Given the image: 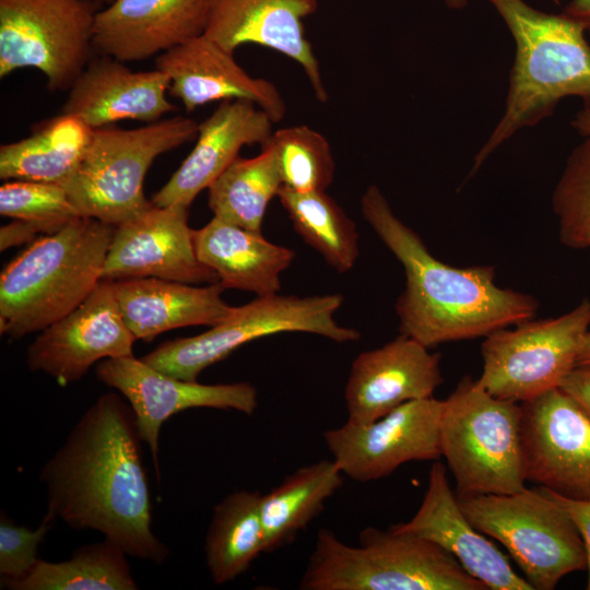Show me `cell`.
<instances>
[{"label":"cell","mask_w":590,"mask_h":590,"mask_svg":"<svg viewBox=\"0 0 590 590\" xmlns=\"http://www.w3.org/2000/svg\"><path fill=\"white\" fill-rule=\"evenodd\" d=\"M526 480L590 499V416L562 388L521 403Z\"/></svg>","instance_id":"cell-14"},{"label":"cell","mask_w":590,"mask_h":590,"mask_svg":"<svg viewBox=\"0 0 590 590\" xmlns=\"http://www.w3.org/2000/svg\"><path fill=\"white\" fill-rule=\"evenodd\" d=\"M442 402L429 397L406 402L370 423L347 420L326 430L323 439L343 474L361 483L376 481L409 461L441 457Z\"/></svg>","instance_id":"cell-12"},{"label":"cell","mask_w":590,"mask_h":590,"mask_svg":"<svg viewBox=\"0 0 590 590\" xmlns=\"http://www.w3.org/2000/svg\"><path fill=\"white\" fill-rule=\"evenodd\" d=\"M95 371L99 381L118 390L133 409L140 437L150 448L158 481L160 432L172 415L192 408L235 410L252 415L258 405V392L250 382L203 385L181 380L133 355L103 359Z\"/></svg>","instance_id":"cell-13"},{"label":"cell","mask_w":590,"mask_h":590,"mask_svg":"<svg viewBox=\"0 0 590 590\" xmlns=\"http://www.w3.org/2000/svg\"><path fill=\"white\" fill-rule=\"evenodd\" d=\"M262 146L274 152L284 187L299 192L326 191L332 184L335 165L331 146L317 130L305 125L282 128Z\"/></svg>","instance_id":"cell-32"},{"label":"cell","mask_w":590,"mask_h":590,"mask_svg":"<svg viewBox=\"0 0 590 590\" xmlns=\"http://www.w3.org/2000/svg\"><path fill=\"white\" fill-rule=\"evenodd\" d=\"M116 226L79 216L35 239L0 275V332L42 331L76 308L102 281Z\"/></svg>","instance_id":"cell-4"},{"label":"cell","mask_w":590,"mask_h":590,"mask_svg":"<svg viewBox=\"0 0 590 590\" xmlns=\"http://www.w3.org/2000/svg\"><path fill=\"white\" fill-rule=\"evenodd\" d=\"M55 522L43 518L32 530L19 526L5 514L0 517V575L1 581L21 579L31 571L39 558L37 548Z\"/></svg>","instance_id":"cell-35"},{"label":"cell","mask_w":590,"mask_h":590,"mask_svg":"<svg viewBox=\"0 0 590 590\" xmlns=\"http://www.w3.org/2000/svg\"><path fill=\"white\" fill-rule=\"evenodd\" d=\"M135 414L107 392L83 413L43 467L45 519L96 530L127 555L162 564L168 548L152 530V503Z\"/></svg>","instance_id":"cell-1"},{"label":"cell","mask_w":590,"mask_h":590,"mask_svg":"<svg viewBox=\"0 0 590 590\" xmlns=\"http://www.w3.org/2000/svg\"><path fill=\"white\" fill-rule=\"evenodd\" d=\"M507 25L516 54L504 113L476 153L470 176L505 142L550 117L566 97L590 108V44L583 27L565 14L524 0H486Z\"/></svg>","instance_id":"cell-3"},{"label":"cell","mask_w":590,"mask_h":590,"mask_svg":"<svg viewBox=\"0 0 590 590\" xmlns=\"http://www.w3.org/2000/svg\"><path fill=\"white\" fill-rule=\"evenodd\" d=\"M283 186L274 152L261 148L255 157L238 156L208 188L214 216L261 233L269 203Z\"/></svg>","instance_id":"cell-30"},{"label":"cell","mask_w":590,"mask_h":590,"mask_svg":"<svg viewBox=\"0 0 590 590\" xmlns=\"http://www.w3.org/2000/svg\"><path fill=\"white\" fill-rule=\"evenodd\" d=\"M567 157L552 196L558 237L573 249L590 248V135Z\"/></svg>","instance_id":"cell-33"},{"label":"cell","mask_w":590,"mask_h":590,"mask_svg":"<svg viewBox=\"0 0 590 590\" xmlns=\"http://www.w3.org/2000/svg\"><path fill=\"white\" fill-rule=\"evenodd\" d=\"M560 388L590 416V366H576Z\"/></svg>","instance_id":"cell-37"},{"label":"cell","mask_w":590,"mask_h":590,"mask_svg":"<svg viewBox=\"0 0 590 590\" xmlns=\"http://www.w3.org/2000/svg\"><path fill=\"white\" fill-rule=\"evenodd\" d=\"M577 366H590V331L587 333L579 356Z\"/></svg>","instance_id":"cell-41"},{"label":"cell","mask_w":590,"mask_h":590,"mask_svg":"<svg viewBox=\"0 0 590 590\" xmlns=\"http://www.w3.org/2000/svg\"><path fill=\"white\" fill-rule=\"evenodd\" d=\"M198 130L182 116L135 129H93L79 167L61 186L81 216L118 226L152 205L143 184L155 158L197 139Z\"/></svg>","instance_id":"cell-7"},{"label":"cell","mask_w":590,"mask_h":590,"mask_svg":"<svg viewBox=\"0 0 590 590\" xmlns=\"http://www.w3.org/2000/svg\"><path fill=\"white\" fill-rule=\"evenodd\" d=\"M193 243L198 259L216 273L225 288L257 296L279 293L281 273L295 258L292 249L267 240L261 233L216 216L193 231Z\"/></svg>","instance_id":"cell-25"},{"label":"cell","mask_w":590,"mask_h":590,"mask_svg":"<svg viewBox=\"0 0 590 590\" xmlns=\"http://www.w3.org/2000/svg\"><path fill=\"white\" fill-rule=\"evenodd\" d=\"M187 206L152 205L116 226L102 280L158 278L199 284L216 283V273L197 257Z\"/></svg>","instance_id":"cell-16"},{"label":"cell","mask_w":590,"mask_h":590,"mask_svg":"<svg viewBox=\"0 0 590 590\" xmlns=\"http://www.w3.org/2000/svg\"><path fill=\"white\" fill-rule=\"evenodd\" d=\"M278 198L295 232L335 271H350L358 258L354 221L326 191L299 192L282 186Z\"/></svg>","instance_id":"cell-31"},{"label":"cell","mask_w":590,"mask_h":590,"mask_svg":"<svg viewBox=\"0 0 590 590\" xmlns=\"http://www.w3.org/2000/svg\"><path fill=\"white\" fill-rule=\"evenodd\" d=\"M261 498L259 491H236L213 508L204 553L214 583L236 579L264 553Z\"/></svg>","instance_id":"cell-28"},{"label":"cell","mask_w":590,"mask_h":590,"mask_svg":"<svg viewBox=\"0 0 590 590\" xmlns=\"http://www.w3.org/2000/svg\"><path fill=\"white\" fill-rule=\"evenodd\" d=\"M442 1L448 8L452 10H461L468 3V0H442Z\"/></svg>","instance_id":"cell-42"},{"label":"cell","mask_w":590,"mask_h":590,"mask_svg":"<svg viewBox=\"0 0 590 590\" xmlns=\"http://www.w3.org/2000/svg\"><path fill=\"white\" fill-rule=\"evenodd\" d=\"M562 13L579 23L590 35V0H570Z\"/></svg>","instance_id":"cell-39"},{"label":"cell","mask_w":590,"mask_h":590,"mask_svg":"<svg viewBox=\"0 0 590 590\" xmlns=\"http://www.w3.org/2000/svg\"><path fill=\"white\" fill-rule=\"evenodd\" d=\"M302 590H487L437 544L391 528L367 527L359 544L320 529Z\"/></svg>","instance_id":"cell-5"},{"label":"cell","mask_w":590,"mask_h":590,"mask_svg":"<svg viewBox=\"0 0 590 590\" xmlns=\"http://www.w3.org/2000/svg\"><path fill=\"white\" fill-rule=\"evenodd\" d=\"M211 0H114L98 10L97 55L123 62L160 55L204 33Z\"/></svg>","instance_id":"cell-21"},{"label":"cell","mask_w":590,"mask_h":590,"mask_svg":"<svg viewBox=\"0 0 590 590\" xmlns=\"http://www.w3.org/2000/svg\"><path fill=\"white\" fill-rule=\"evenodd\" d=\"M342 303L341 294L257 296L234 307L225 319L208 331L164 342L141 359L175 378L197 381L205 368L241 345L271 334L307 332L339 343L357 341L359 332L339 324L334 318Z\"/></svg>","instance_id":"cell-9"},{"label":"cell","mask_w":590,"mask_h":590,"mask_svg":"<svg viewBox=\"0 0 590 590\" xmlns=\"http://www.w3.org/2000/svg\"><path fill=\"white\" fill-rule=\"evenodd\" d=\"M91 2L96 9L101 10L105 8L106 5L110 4L114 0H87Z\"/></svg>","instance_id":"cell-43"},{"label":"cell","mask_w":590,"mask_h":590,"mask_svg":"<svg viewBox=\"0 0 590 590\" xmlns=\"http://www.w3.org/2000/svg\"><path fill=\"white\" fill-rule=\"evenodd\" d=\"M168 76L155 69L132 71L123 61L98 55L68 90L61 113L97 129L122 120L155 122L176 109L167 99Z\"/></svg>","instance_id":"cell-22"},{"label":"cell","mask_w":590,"mask_h":590,"mask_svg":"<svg viewBox=\"0 0 590 590\" xmlns=\"http://www.w3.org/2000/svg\"><path fill=\"white\" fill-rule=\"evenodd\" d=\"M0 214L55 234L81 216L59 184L12 180L0 187Z\"/></svg>","instance_id":"cell-34"},{"label":"cell","mask_w":590,"mask_h":590,"mask_svg":"<svg viewBox=\"0 0 590 590\" xmlns=\"http://www.w3.org/2000/svg\"><path fill=\"white\" fill-rule=\"evenodd\" d=\"M122 318L137 340L152 341L158 334L188 326L212 327L225 319L228 305L220 283L193 286L158 278L113 281Z\"/></svg>","instance_id":"cell-24"},{"label":"cell","mask_w":590,"mask_h":590,"mask_svg":"<svg viewBox=\"0 0 590 590\" xmlns=\"http://www.w3.org/2000/svg\"><path fill=\"white\" fill-rule=\"evenodd\" d=\"M401 333L387 344L362 352L344 389L349 421L366 424L414 400L433 397L441 385L440 354Z\"/></svg>","instance_id":"cell-17"},{"label":"cell","mask_w":590,"mask_h":590,"mask_svg":"<svg viewBox=\"0 0 590 590\" xmlns=\"http://www.w3.org/2000/svg\"><path fill=\"white\" fill-rule=\"evenodd\" d=\"M274 121L256 104L244 99L222 102L201 123L197 143L169 180L152 197L157 206L189 208L196 197L238 157L241 148L262 146Z\"/></svg>","instance_id":"cell-23"},{"label":"cell","mask_w":590,"mask_h":590,"mask_svg":"<svg viewBox=\"0 0 590 590\" xmlns=\"http://www.w3.org/2000/svg\"><path fill=\"white\" fill-rule=\"evenodd\" d=\"M392 530L428 540L450 553L487 590H533L511 567L507 557L475 529L450 487L445 465L432 464L420 508Z\"/></svg>","instance_id":"cell-20"},{"label":"cell","mask_w":590,"mask_h":590,"mask_svg":"<svg viewBox=\"0 0 590 590\" xmlns=\"http://www.w3.org/2000/svg\"><path fill=\"white\" fill-rule=\"evenodd\" d=\"M361 210L404 269L405 287L396 303L401 333L430 349L534 318L536 299L498 286L494 268H456L435 258L377 186L366 189Z\"/></svg>","instance_id":"cell-2"},{"label":"cell","mask_w":590,"mask_h":590,"mask_svg":"<svg viewBox=\"0 0 590 590\" xmlns=\"http://www.w3.org/2000/svg\"><path fill=\"white\" fill-rule=\"evenodd\" d=\"M485 337L477 382L492 396L527 402L560 388L590 331V300L556 318L521 321Z\"/></svg>","instance_id":"cell-10"},{"label":"cell","mask_w":590,"mask_h":590,"mask_svg":"<svg viewBox=\"0 0 590 590\" xmlns=\"http://www.w3.org/2000/svg\"><path fill=\"white\" fill-rule=\"evenodd\" d=\"M37 234H39L38 229L31 223L14 220L0 229V250L4 251L13 246L33 243Z\"/></svg>","instance_id":"cell-38"},{"label":"cell","mask_w":590,"mask_h":590,"mask_svg":"<svg viewBox=\"0 0 590 590\" xmlns=\"http://www.w3.org/2000/svg\"><path fill=\"white\" fill-rule=\"evenodd\" d=\"M155 66L168 76L169 94L187 111L216 101L244 99L264 110L274 123L286 114L285 101L272 82L251 76L234 52L204 34L160 54Z\"/></svg>","instance_id":"cell-19"},{"label":"cell","mask_w":590,"mask_h":590,"mask_svg":"<svg viewBox=\"0 0 590 590\" xmlns=\"http://www.w3.org/2000/svg\"><path fill=\"white\" fill-rule=\"evenodd\" d=\"M92 135L85 122L61 113L31 135L0 146V178L62 185L79 167Z\"/></svg>","instance_id":"cell-26"},{"label":"cell","mask_w":590,"mask_h":590,"mask_svg":"<svg viewBox=\"0 0 590 590\" xmlns=\"http://www.w3.org/2000/svg\"><path fill=\"white\" fill-rule=\"evenodd\" d=\"M457 497L472 526L506 547L533 590H553L565 576L587 569L574 521L545 488Z\"/></svg>","instance_id":"cell-8"},{"label":"cell","mask_w":590,"mask_h":590,"mask_svg":"<svg viewBox=\"0 0 590 590\" xmlns=\"http://www.w3.org/2000/svg\"><path fill=\"white\" fill-rule=\"evenodd\" d=\"M439 444L457 496L524 487L521 403L492 396L470 376L442 402Z\"/></svg>","instance_id":"cell-6"},{"label":"cell","mask_w":590,"mask_h":590,"mask_svg":"<svg viewBox=\"0 0 590 590\" xmlns=\"http://www.w3.org/2000/svg\"><path fill=\"white\" fill-rule=\"evenodd\" d=\"M571 126L580 137L590 135V108L581 107L576 113Z\"/></svg>","instance_id":"cell-40"},{"label":"cell","mask_w":590,"mask_h":590,"mask_svg":"<svg viewBox=\"0 0 590 590\" xmlns=\"http://www.w3.org/2000/svg\"><path fill=\"white\" fill-rule=\"evenodd\" d=\"M342 485L343 473L339 465L333 460H320L298 468L262 495L264 553L293 542Z\"/></svg>","instance_id":"cell-27"},{"label":"cell","mask_w":590,"mask_h":590,"mask_svg":"<svg viewBox=\"0 0 590 590\" xmlns=\"http://www.w3.org/2000/svg\"><path fill=\"white\" fill-rule=\"evenodd\" d=\"M123 550L113 541L86 544L63 562L38 559L28 574L17 580L1 581L11 590H135Z\"/></svg>","instance_id":"cell-29"},{"label":"cell","mask_w":590,"mask_h":590,"mask_svg":"<svg viewBox=\"0 0 590 590\" xmlns=\"http://www.w3.org/2000/svg\"><path fill=\"white\" fill-rule=\"evenodd\" d=\"M96 9L87 0H0V78L40 71L68 91L92 59Z\"/></svg>","instance_id":"cell-11"},{"label":"cell","mask_w":590,"mask_h":590,"mask_svg":"<svg viewBox=\"0 0 590 590\" xmlns=\"http://www.w3.org/2000/svg\"><path fill=\"white\" fill-rule=\"evenodd\" d=\"M134 341L113 281L102 280L76 308L40 331L28 346L27 365L68 386L98 361L132 356Z\"/></svg>","instance_id":"cell-15"},{"label":"cell","mask_w":590,"mask_h":590,"mask_svg":"<svg viewBox=\"0 0 590 590\" xmlns=\"http://www.w3.org/2000/svg\"><path fill=\"white\" fill-rule=\"evenodd\" d=\"M317 7L318 0H211L203 34L232 52L255 44L292 59L303 69L316 98L324 103L329 95L304 27Z\"/></svg>","instance_id":"cell-18"},{"label":"cell","mask_w":590,"mask_h":590,"mask_svg":"<svg viewBox=\"0 0 590 590\" xmlns=\"http://www.w3.org/2000/svg\"><path fill=\"white\" fill-rule=\"evenodd\" d=\"M545 489L567 511L581 536L587 556L586 570L588 571V579L586 589L590 590V499H571L547 488Z\"/></svg>","instance_id":"cell-36"}]
</instances>
